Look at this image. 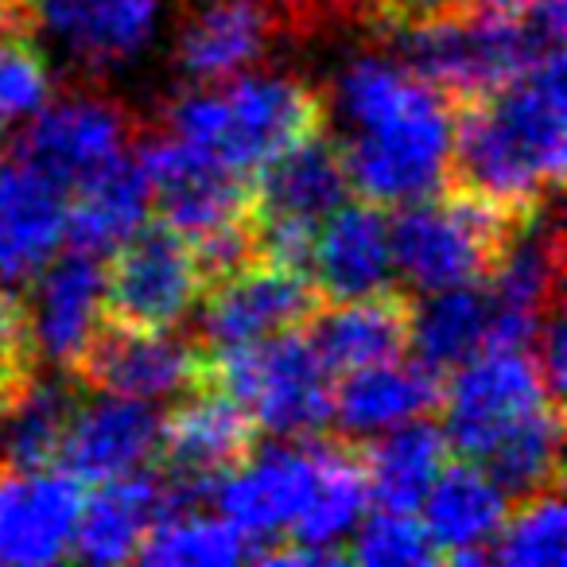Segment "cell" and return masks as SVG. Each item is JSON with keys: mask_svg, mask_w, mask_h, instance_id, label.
I'll list each match as a JSON object with an SVG mask.
<instances>
[{"mask_svg": "<svg viewBox=\"0 0 567 567\" xmlns=\"http://www.w3.org/2000/svg\"><path fill=\"white\" fill-rule=\"evenodd\" d=\"M509 505L486 466L474 458H447L420 502L424 528L440 548V564H489V544Z\"/></svg>", "mask_w": 567, "mask_h": 567, "instance_id": "23", "label": "cell"}, {"mask_svg": "<svg viewBox=\"0 0 567 567\" xmlns=\"http://www.w3.org/2000/svg\"><path fill=\"white\" fill-rule=\"evenodd\" d=\"M66 241V190L17 152L0 156V284H28Z\"/></svg>", "mask_w": 567, "mask_h": 567, "instance_id": "22", "label": "cell"}, {"mask_svg": "<svg viewBox=\"0 0 567 567\" xmlns=\"http://www.w3.org/2000/svg\"><path fill=\"white\" fill-rule=\"evenodd\" d=\"M396 35L401 63L440 94L478 97L505 86L540 59L564 51V0L502 9L471 0L463 9Z\"/></svg>", "mask_w": 567, "mask_h": 567, "instance_id": "3", "label": "cell"}, {"mask_svg": "<svg viewBox=\"0 0 567 567\" xmlns=\"http://www.w3.org/2000/svg\"><path fill=\"white\" fill-rule=\"evenodd\" d=\"M167 517V489L159 471H133L121 478L94 482V494H82L71 556L86 564H125L136 559L148 528Z\"/></svg>", "mask_w": 567, "mask_h": 567, "instance_id": "24", "label": "cell"}, {"mask_svg": "<svg viewBox=\"0 0 567 567\" xmlns=\"http://www.w3.org/2000/svg\"><path fill=\"white\" fill-rule=\"evenodd\" d=\"M195 245L175 226L144 221L105 265V319L136 331H175L203 300Z\"/></svg>", "mask_w": 567, "mask_h": 567, "instance_id": "8", "label": "cell"}, {"mask_svg": "<svg viewBox=\"0 0 567 567\" xmlns=\"http://www.w3.org/2000/svg\"><path fill=\"white\" fill-rule=\"evenodd\" d=\"M362 455L365 486L381 509H420L427 486L443 463L451 458L447 435L435 420L412 416L404 424H393L370 440H354Z\"/></svg>", "mask_w": 567, "mask_h": 567, "instance_id": "28", "label": "cell"}, {"mask_svg": "<svg viewBox=\"0 0 567 567\" xmlns=\"http://www.w3.org/2000/svg\"><path fill=\"white\" fill-rule=\"evenodd\" d=\"M141 564H164V567H179V564H241L252 559V540L241 533L237 525H229L226 517H206L203 509H187V513H172V517H159L148 528L141 551H136Z\"/></svg>", "mask_w": 567, "mask_h": 567, "instance_id": "32", "label": "cell"}, {"mask_svg": "<svg viewBox=\"0 0 567 567\" xmlns=\"http://www.w3.org/2000/svg\"><path fill=\"white\" fill-rule=\"evenodd\" d=\"M443 378L420 362H381L365 370L342 373L334 385V412L331 420L350 440H370L393 424H404L412 416H427L440 409Z\"/></svg>", "mask_w": 567, "mask_h": 567, "instance_id": "26", "label": "cell"}, {"mask_svg": "<svg viewBox=\"0 0 567 567\" xmlns=\"http://www.w3.org/2000/svg\"><path fill=\"white\" fill-rule=\"evenodd\" d=\"M319 474V440H292L284 447L252 451L237 471L214 486L210 502L218 513L237 525L252 540V559L272 540H284V533L300 517L311 486Z\"/></svg>", "mask_w": 567, "mask_h": 567, "instance_id": "14", "label": "cell"}, {"mask_svg": "<svg viewBox=\"0 0 567 567\" xmlns=\"http://www.w3.org/2000/svg\"><path fill=\"white\" fill-rule=\"evenodd\" d=\"M463 4H471V0H342V9L358 12V17L385 28V32H404V28L427 24V20L463 9Z\"/></svg>", "mask_w": 567, "mask_h": 567, "instance_id": "38", "label": "cell"}, {"mask_svg": "<svg viewBox=\"0 0 567 567\" xmlns=\"http://www.w3.org/2000/svg\"><path fill=\"white\" fill-rule=\"evenodd\" d=\"M303 334L331 373L396 362L412 347V296L393 284L354 300L319 303Z\"/></svg>", "mask_w": 567, "mask_h": 567, "instance_id": "21", "label": "cell"}, {"mask_svg": "<svg viewBox=\"0 0 567 567\" xmlns=\"http://www.w3.org/2000/svg\"><path fill=\"white\" fill-rule=\"evenodd\" d=\"M494 303L486 284H458L443 292H424V300H412V347L416 362L447 378L455 365L486 350Z\"/></svg>", "mask_w": 567, "mask_h": 567, "instance_id": "29", "label": "cell"}, {"mask_svg": "<svg viewBox=\"0 0 567 567\" xmlns=\"http://www.w3.org/2000/svg\"><path fill=\"white\" fill-rule=\"evenodd\" d=\"M28 284H32V303H24L35 350L66 373L105 316L102 257H90L82 249L55 252Z\"/></svg>", "mask_w": 567, "mask_h": 567, "instance_id": "19", "label": "cell"}, {"mask_svg": "<svg viewBox=\"0 0 567 567\" xmlns=\"http://www.w3.org/2000/svg\"><path fill=\"white\" fill-rule=\"evenodd\" d=\"M159 0H86L59 35L90 66H117L141 55L156 28Z\"/></svg>", "mask_w": 567, "mask_h": 567, "instance_id": "33", "label": "cell"}, {"mask_svg": "<svg viewBox=\"0 0 567 567\" xmlns=\"http://www.w3.org/2000/svg\"><path fill=\"white\" fill-rule=\"evenodd\" d=\"M86 0H35V12H40V20L48 28H55V32H63L66 24L74 20V12L82 9Z\"/></svg>", "mask_w": 567, "mask_h": 567, "instance_id": "39", "label": "cell"}, {"mask_svg": "<svg viewBox=\"0 0 567 567\" xmlns=\"http://www.w3.org/2000/svg\"><path fill=\"white\" fill-rule=\"evenodd\" d=\"M292 12H303V9H342V0H284Z\"/></svg>", "mask_w": 567, "mask_h": 567, "instance_id": "40", "label": "cell"}, {"mask_svg": "<svg viewBox=\"0 0 567 567\" xmlns=\"http://www.w3.org/2000/svg\"><path fill=\"white\" fill-rule=\"evenodd\" d=\"M82 404V385L66 373L55 381H32L24 401L0 416V466L40 471L59 463V447Z\"/></svg>", "mask_w": 567, "mask_h": 567, "instance_id": "31", "label": "cell"}, {"mask_svg": "<svg viewBox=\"0 0 567 567\" xmlns=\"http://www.w3.org/2000/svg\"><path fill=\"white\" fill-rule=\"evenodd\" d=\"M489 564L509 567H564V497L559 489L520 497L509 505L494 544H489Z\"/></svg>", "mask_w": 567, "mask_h": 567, "instance_id": "34", "label": "cell"}, {"mask_svg": "<svg viewBox=\"0 0 567 567\" xmlns=\"http://www.w3.org/2000/svg\"><path fill=\"white\" fill-rule=\"evenodd\" d=\"M133 148V113L105 94H63L32 113L17 156L71 195L82 179Z\"/></svg>", "mask_w": 567, "mask_h": 567, "instance_id": "13", "label": "cell"}, {"mask_svg": "<svg viewBox=\"0 0 567 567\" xmlns=\"http://www.w3.org/2000/svg\"><path fill=\"white\" fill-rule=\"evenodd\" d=\"M354 195L350 190L347 159L331 133H316L292 144L288 152L268 159L249 179V214L257 221H288V226H311L342 206Z\"/></svg>", "mask_w": 567, "mask_h": 567, "instance_id": "18", "label": "cell"}, {"mask_svg": "<svg viewBox=\"0 0 567 567\" xmlns=\"http://www.w3.org/2000/svg\"><path fill=\"white\" fill-rule=\"evenodd\" d=\"M393 210L396 214H389V241H393L396 284H409L416 292L482 284L502 260L513 229L528 214H536L505 210L455 183H443L432 195L393 206Z\"/></svg>", "mask_w": 567, "mask_h": 567, "instance_id": "5", "label": "cell"}, {"mask_svg": "<svg viewBox=\"0 0 567 567\" xmlns=\"http://www.w3.org/2000/svg\"><path fill=\"white\" fill-rule=\"evenodd\" d=\"M339 110L354 133L339 141L350 190L373 206L432 195L451 175V97L393 59H358L339 82Z\"/></svg>", "mask_w": 567, "mask_h": 567, "instance_id": "2", "label": "cell"}, {"mask_svg": "<svg viewBox=\"0 0 567 567\" xmlns=\"http://www.w3.org/2000/svg\"><path fill=\"white\" fill-rule=\"evenodd\" d=\"M365 505H370V486H365L358 443L354 440L347 443V435H339V440H319L316 486H311L300 517L284 533V544L319 548L342 564V559H347V536L354 533L358 520L365 517Z\"/></svg>", "mask_w": 567, "mask_h": 567, "instance_id": "27", "label": "cell"}, {"mask_svg": "<svg viewBox=\"0 0 567 567\" xmlns=\"http://www.w3.org/2000/svg\"><path fill=\"white\" fill-rule=\"evenodd\" d=\"M556 401L525 347H486L443 378L440 427L451 455L478 463L505 427L517 424L536 404ZM564 404V401H559Z\"/></svg>", "mask_w": 567, "mask_h": 567, "instance_id": "9", "label": "cell"}, {"mask_svg": "<svg viewBox=\"0 0 567 567\" xmlns=\"http://www.w3.org/2000/svg\"><path fill=\"white\" fill-rule=\"evenodd\" d=\"M323 128V94L288 74H234L226 82L187 90L164 113V133L210 152L249 179L272 156Z\"/></svg>", "mask_w": 567, "mask_h": 567, "instance_id": "4", "label": "cell"}, {"mask_svg": "<svg viewBox=\"0 0 567 567\" xmlns=\"http://www.w3.org/2000/svg\"><path fill=\"white\" fill-rule=\"evenodd\" d=\"M152 218V187L136 152H121L66 195V241L90 257H110Z\"/></svg>", "mask_w": 567, "mask_h": 567, "instance_id": "25", "label": "cell"}, {"mask_svg": "<svg viewBox=\"0 0 567 567\" xmlns=\"http://www.w3.org/2000/svg\"><path fill=\"white\" fill-rule=\"evenodd\" d=\"M63 466L4 471L0 466V564H55L71 559L82 494Z\"/></svg>", "mask_w": 567, "mask_h": 567, "instance_id": "15", "label": "cell"}, {"mask_svg": "<svg viewBox=\"0 0 567 567\" xmlns=\"http://www.w3.org/2000/svg\"><path fill=\"white\" fill-rule=\"evenodd\" d=\"M159 412L152 401L102 393V401L79 404L59 447V463L79 482H105L156 463Z\"/></svg>", "mask_w": 567, "mask_h": 567, "instance_id": "20", "label": "cell"}, {"mask_svg": "<svg viewBox=\"0 0 567 567\" xmlns=\"http://www.w3.org/2000/svg\"><path fill=\"white\" fill-rule=\"evenodd\" d=\"M308 276L323 303L393 288L396 268L385 206H373L365 198L334 206L316 229Z\"/></svg>", "mask_w": 567, "mask_h": 567, "instance_id": "17", "label": "cell"}, {"mask_svg": "<svg viewBox=\"0 0 567 567\" xmlns=\"http://www.w3.org/2000/svg\"><path fill=\"white\" fill-rule=\"evenodd\" d=\"M354 540L347 544L350 564L373 567H409V564H440V548L427 536L424 520L412 509H378L373 517L358 520Z\"/></svg>", "mask_w": 567, "mask_h": 567, "instance_id": "35", "label": "cell"}, {"mask_svg": "<svg viewBox=\"0 0 567 567\" xmlns=\"http://www.w3.org/2000/svg\"><path fill=\"white\" fill-rule=\"evenodd\" d=\"M40 350L28 323V303L17 288L0 284V416L24 401L35 381Z\"/></svg>", "mask_w": 567, "mask_h": 567, "instance_id": "37", "label": "cell"}, {"mask_svg": "<svg viewBox=\"0 0 567 567\" xmlns=\"http://www.w3.org/2000/svg\"><path fill=\"white\" fill-rule=\"evenodd\" d=\"M82 389L136 396V401H164L183 396L206 381V350L198 339L175 331H136L102 316L94 334L71 370Z\"/></svg>", "mask_w": 567, "mask_h": 567, "instance_id": "11", "label": "cell"}, {"mask_svg": "<svg viewBox=\"0 0 567 567\" xmlns=\"http://www.w3.org/2000/svg\"><path fill=\"white\" fill-rule=\"evenodd\" d=\"M509 502L559 489L564 474V404L544 401L505 427L502 440L478 458Z\"/></svg>", "mask_w": 567, "mask_h": 567, "instance_id": "30", "label": "cell"}, {"mask_svg": "<svg viewBox=\"0 0 567 567\" xmlns=\"http://www.w3.org/2000/svg\"><path fill=\"white\" fill-rule=\"evenodd\" d=\"M284 17V0H206L183 24L175 63L195 86L226 82L268 55L288 24Z\"/></svg>", "mask_w": 567, "mask_h": 567, "instance_id": "16", "label": "cell"}, {"mask_svg": "<svg viewBox=\"0 0 567 567\" xmlns=\"http://www.w3.org/2000/svg\"><path fill=\"white\" fill-rule=\"evenodd\" d=\"M198 303H203L198 347L206 354H221V350L257 347L276 334L303 331L323 300L311 276L300 268L252 260L226 280L210 284Z\"/></svg>", "mask_w": 567, "mask_h": 567, "instance_id": "10", "label": "cell"}, {"mask_svg": "<svg viewBox=\"0 0 567 567\" xmlns=\"http://www.w3.org/2000/svg\"><path fill=\"white\" fill-rule=\"evenodd\" d=\"M144 175L152 187V210L187 241L234 226L249 214V175H237L210 152L179 141L172 133L136 144Z\"/></svg>", "mask_w": 567, "mask_h": 567, "instance_id": "12", "label": "cell"}, {"mask_svg": "<svg viewBox=\"0 0 567 567\" xmlns=\"http://www.w3.org/2000/svg\"><path fill=\"white\" fill-rule=\"evenodd\" d=\"M564 51L505 86L451 102L447 183L505 210H540L564 183Z\"/></svg>", "mask_w": 567, "mask_h": 567, "instance_id": "1", "label": "cell"}, {"mask_svg": "<svg viewBox=\"0 0 567 567\" xmlns=\"http://www.w3.org/2000/svg\"><path fill=\"white\" fill-rule=\"evenodd\" d=\"M257 435L252 412L210 378L175 396L172 412L159 416V447L152 463L167 489V517L203 509L214 486L257 451Z\"/></svg>", "mask_w": 567, "mask_h": 567, "instance_id": "7", "label": "cell"}, {"mask_svg": "<svg viewBox=\"0 0 567 567\" xmlns=\"http://www.w3.org/2000/svg\"><path fill=\"white\" fill-rule=\"evenodd\" d=\"M482 4H502V9H533V4H544V0H482Z\"/></svg>", "mask_w": 567, "mask_h": 567, "instance_id": "41", "label": "cell"}, {"mask_svg": "<svg viewBox=\"0 0 567 567\" xmlns=\"http://www.w3.org/2000/svg\"><path fill=\"white\" fill-rule=\"evenodd\" d=\"M206 378L234 393L268 435L308 440L331 424L334 373L319 362L303 331L276 334L257 347L206 354Z\"/></svg>", "mask_w": 567, "mask_h": 567, "instance_id": "6", "label": "cell"}, {"mask_svg": "<svg viewBox=\"0 0 567 567\" xmlns=\"http://www.w3.org/2000/svg\"><path fill=\"white\" fill-rule=\"evenodd\" d=\"M51 97V74L32 35H0V133L32 117Z\"/></svg>", "mask_w": 567, "mask_h": 567, "instance_id": "36", "label": "cell"}]
</instances>
